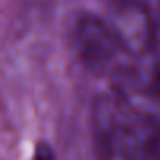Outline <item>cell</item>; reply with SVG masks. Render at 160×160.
<instances>
[{
	"label": "cell",
	"mask_w": 160,
	"mask_h": 160,
	"mask_svg": "<svg viewBox=\"0 0 160 160\" xmlns=\"http://www.w3.org/2000/svg\"><path fill=\"white\" fill-rule=\"evenodd\" d=\"M91 124L96 160H160V115L137 108L129 98L98 96Z\"/></svg>",
	"instance_id": "1"
},
{
	"label": "cell",
	"mask_w": 160,
	"mask_h": 160,
	"mask_svg": "<svg viewBox=\"0 0 160 160\" xmlns=\"http://www.w3.org/2000/svg\"><path fill=\"white\" fill-rule=\"evenodd\" d=\"M71 35L77 58L96 75L115 74L121 53L129 52L121 33L93 13L78 14Z\"/></svg>",
	"instance_id": "2"
},
{
	"label": "cell",
	"mask_w": 160,
	"mask_h": 160,
	"mask_svg": "<svg viewBox=\"0 0 160 160\" xmlns=\"http://www.w3.org/2000/svg\"><path fill=\"white\" fill-rule=\"evenodd\" d=\"M119 3L126 10V13H132L140 18H146L152 14L149 0H119Z\"/></svg>",
	"instance_id": "3"
},
{
	"label": "cell",
	"mask_w": 160,
	"mask_h": 160,
	"mask_svg": "<svg viewBox=\"0 0 160 160\" xmlns=\"http://www.w3.org/2000/svg\"><path fill=\"white\" fill-rule=\"evenodd\" d=\"M33 160H57V158H55V152H53L52 146L46 141H39L35 146Z\"/></svg>",
	"instance_id": "4"
}]
</instances>
